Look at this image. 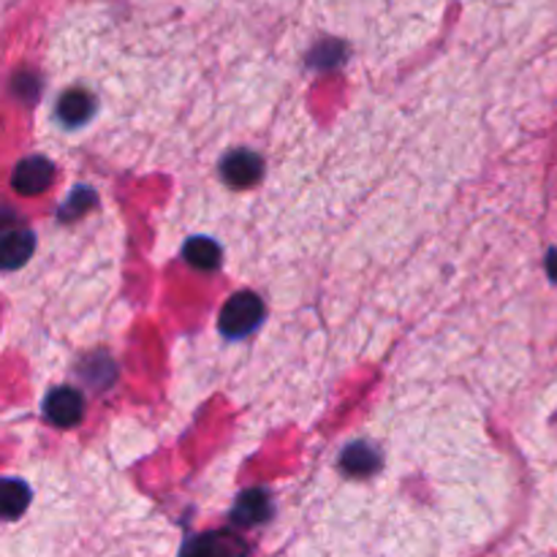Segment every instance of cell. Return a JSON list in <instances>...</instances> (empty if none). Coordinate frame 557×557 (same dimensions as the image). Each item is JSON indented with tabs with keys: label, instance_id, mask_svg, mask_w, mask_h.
<instances>
[{
	"label": "cell",
	"instance_id": "1",
	"mask_svg": "<svg viewBox=\"0 0 557 557\" xmlns=\"http://www.w3.org/2000/svg\"><path fill=\"white\" fill-rule=\"evenodd\" d=\"M264 319V305L256 294L243 292L228 299L221 310V332L226 337H245Z\"/></svg>",
	"mask_w": 557,
	"mask_h": 557
},
{
	"label": "cell",
	"instance_id": "2",
	"mask_svg": "<svg viewBox=\"0 0 557 557\" xmlns=\"http://www.w3.org/2000/svg\"><path fill=\"white\" fill-rule=\"evenodd\" d=\"M44 411H47L49 422L58 428H74L85 411V400L76 389H54L44 400Z\"/></svg>",
	"mask_w": 557,
	"mask_h": 557
},
{
	"label": "cell",
	"instance_id": "3",
	"mask_svg": "<svg viewBox=\"0 0 557 557\" xmlns=\"http://www.w3.org/2000/svg\"><path fill=\"white\" fill-rule=\"evenodd\" d=\"M52 183V163L47 158H25V161L16 166L14 177H11V185H14L16 194H25V196H36L41 190L49 188Z\"/></svg>",
	"mask_w": 557,
	"mask_h": 557
},
{
	"label": "cell",
	"instance_id": "4",
	"mask_svg": "<svg viewBox=\"0 0 557 557\" xmlns=\"http://www.w3.org/2000/svg\"><path fill=\"white\" fill-rule=\"evenodd\" d=\"M221 172L223 177H226V183H232L234 188H250V185L261 177V158L248 150L232 152V156L223 161Z\"/></svg>",
	"mask_w": 557,
	"mask_h": 557
},
{
	"label": "cell",
	"instance_id": "5",
	"mask_svg": "<svg viewBox=\"0 0 557 557\" xmlns=\"http://www.w3.org/2000/svg\"><path fill=\"white\" fill-rule=\"evenodd\" d=\"M243 544L234 533H207L185 547L183 557H239Z\"/></svg>",
	"mask_w": 557,
	"mask_h": 557
},
{
	"label": "cell",
	"instance_id": "6",
	"mask_svg": "<svg viewBox=\"0 0 557 557\" xmlns=\"http://www.w3.org/2000/svg\"><path fill=\"white\" fill-rule=\"evenodd\" d=\"M33 248H36V239H33L30 232H11L3 237V248H0V253H3V267L5 270H16V267L25 264L27 259H30Z\"/></svg>",
	"mask_w": 557,
	"mask_h": 557
},
{
	"label": "cell",
	"instance_id": "7",
	"mask_svg": "<svg viewBox=\"0 0 557 557\" xmlns=\"http://www.w3.org/2000/svg\"><path fill=\"white\" fill-rule=\"evenodd\" d=\"M58 112H60V120H63L65 125L76 128V125L87 123V117L92 114V98L82 90L65 92V96L60 98Z\"/></svg>",
	"mask_w": 557,
	"mask_h": 557
},
{
	"label": "cell",
	"instance_id": "8",
	"mask_svg": "<svg viewBox=\"0 0 557 557\" xmlns=\"http://www.w3.org/2000/svg\"><path fill=\"white\" fill-rule=\"evenodd\" d=\"M185 259H188V264L196 267V270H215V267L221 264V248H218V243H212V239L194 237L185 245Z\"/></svg>",
	"mask_w": 557,
	"mask_h": 557
},
{
	"label": "cell",
	"instance_id": "9",
	"mask_svg": "<svg viewBox=\"0 0 557 557\" xmlns=\"http://www.w3.org/2000/svg\"><path fill=\"white\" fill-rule=\"evenodd\" d=\"M267 515H270V504H267V498L261 493H245L239 498L237 509H234V520L243 522V525H256Z\"/></svg>",
	"mask_w": 557,
	"mask_h": 557
},
{
	"label": "cell",
	"instance_id": "10",
	"mask_svg": "<svg viewBox=\"0 0 557 557\" xmlns=\"http://www.w3.org/2000/svg\"><path fill=\"white\" fill-rule=\"evenodd\" d=\"M27 498H30V490H27V484L16 482V479H5L3 482V517L5 520H14V517H20L22 509L27 506Z\"/></svg>",
	"mask_w": 557,
	"mask_h": 557
},
{
	"label": "cell",
	"instance_id": "11",
	"mask_svg": "<svg viewBox=\"0 0 557 557\" xmlns=\"http://www.w3.org/2000/svg\"><path fill=\"white\" fill-rule=\"evenodd\" d=\"M547 272H549V277H553V281L557 283V248L553 250V253H549V259H547Z\"/></svg>",
	"mask_w": 557,
	"mask_h": 557
}]
</instances>
